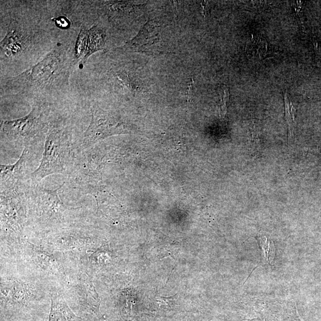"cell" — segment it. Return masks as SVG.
<instances>
[{
  "label": "cell",
  "mask_w": 321,
  "mask_h": 321,
  "mask_svg": "<svg viewBox=\"0 0 321 321\" xmlns=\"http://www.w3.org/2000/svg\"><path fill=\"white\" fill-rule=\"evenodd\" d=\"M258 239L261 249L262 255L266 263L271 265L276 255V248L273 241L268 239L267 237L264 235L259 236Z\"/></svg>",
  "instance_id": "14"
},
{
  "label": "cell",
  "mask_w": 321,
  "mask_h": 321,
  "mask_svg": "<svg viewBox=\"0 0 321 321\" xmlns=\"http://www.w3.org/2000/svg\"><path fill=\"white\" fill-rule=\"evenodd\" d=\"M223 93L221 94V102L220 115L221 120L227 124V103L229 100V90L226 86L223 87Z\"/></svg>",
  "instance_id": "16"
},
{
  "label": "cell",
  "mask_w": 321,
  "mask_h": 321,
  "mask_svg": "<svg viewBox=\"0 0 321 321\" xmlns=\"http://www.w3.org/2000/svg\"><path fill=\"white\" fill-rule=\"evenodd\" d=\"M246 53L251 58L263 59L272 54L273 51L266 38L261 35H252L246 45Z\"/></svg>",
  "instance_id": "11"
},
{
  "label": "cell",
  "mask_w": 321,
  "mask_h": 321,
  "mask_svg": "<svg viewBox=\"0 0 321 321\" xmlns=\"http://www.w3.org/2000/svg\"><path fill=\"white\" fill-rule=\"evenodd\" d=\"M105 42L104 31L97 26H93L86 32V59L93 53L102 50Z\"/></svg>",
  "instance_id": "12"
},
{
  "label": "cell",
  "mask_w": 321,
  "mask_h": 321,
  "mask_svg": "<svg viewBox=\"0 0 321 321\" xmlns=\"http://www.w3.org/2000/svg\"><path fill=\"white\" fill-rule=\"evenodd\" d=\"M202 7H203V14L205 15V16H207V15L209 14V6H208V3L207 2H204V3H202Z\"/></svg>",
  "instance_id": "19"
},
{
  "label": "cell",
  "mask_w": 321,
  "mask_h": 321,
  "mask_svg": "<svg viewBox=\"0 0 321 321\" xmlns=\"http://www.w3.org/2000/svg\"><path fill=\"white\" fill-rule=\"evenodd\" d=\"M82 286L83 291L84 297L86 302L87 305L89 308L90 313L98 319H101L100 312H99V307H100V301H99L97 293L96 292L94 286L90 282L89 277L86 275L82 276Z\"/></svg>",
  "instance_id": "10"
},
{
  "label": "cell",
  "mask_w": 321,
  "mask_h": 321,
  "mask_svg": "<svg viewBox=\"0 0 321 321\" xmlns=\"http://www.w3.org/2000/svg\"><path fill=\"white\" fill-rule=\"evenodd\" d=\"M48 321H86L78 317L71 311L65 302L60 297L52 299Z\"/></svg>",
  "instance_id": "9"
},
{
  "label": "cell",
  "mask_w": 321,
  "mask_h": 321,
  "mask_svg": "<svg viewBox=\"0 0 321 321\" xmlns=\"http://www.w3.org/2000/svg\"><path fill=\"white\" fill-rule=\"evenodd\" d=\"M33 40V36L21 27H11L1 42V53L7 57L20 55L32 44Z\"/></svg>",
  "instance_id": "6"
},
{
  "label": "cell",
  "mask_w": 321,
  "mask_h": 321,
  "mask_svg": "<svg viewBox=\"0 0 321 321\" xmlns=\"http://www.w3.org/2000/svg\"><path fill=\"white\" fill-rule=\"evenodd\" d=\"M160 26L155 21H149L135 38L126 43L121 49L126 51L151 52L157 51L156 44L161 40Z\"/></svg>",
  "instance_id": "5"
},
{
  "label": "cell",
  "mask_w": 321,
  "mask_h": 321,
  "mask_svg": "<svg viewBox=\"0 0 321 321\" xmlns=\"http://www.w3.org/2000/svg\"><path fill=\"white\" fill-rule=\"evenodd\" d=\"M292 4L295 11V16L296 18H297L299 22L303 24V13H302V8L304 4V2L295 1L292 3Z\"/></svg>",
  "instance_id": "17"
},
{
  "label": "cell",
  "mask_w": 321,
  "mask_h": 321,
  "mask_svg": "<svg viewBox=\"0 0 321 321\" xmlns=\"http://www.w3.org/2000/svg\"><path fill=\"white\" fill-rule=\"evenodd\" d=\"M74 60L69 46L58 45L38 64L9 80L7 88L16 93L37 96L63 92L68 88Z\"/></svg>",
  "instance_id": "1"
},
{
  "label": "cell",
  "mask_w": 321,
  "mask_h": 321,
  "mask_svg": "<svg viewBox=\"0 0 321 321\" xmlns=\"http://www.w3.org/2000/svg\"><path fill=\"white\" fill-rule=\"evenodd\" d=\"M58 188L54 191L44 188H38L36 195L38 207L43 217L46 220H55L60 218L66 210V207L59 198Z\"/></svg>",
  "instance_id": "7"
},
{
  "label": "cell",
  "mask_w": 321,
  "mask_h": 321,
  "mask_svg": "<svg viewBox=\"0 0 321 321\" xmlns=\"http://www.w3.org/2000/svg\"><path fill=\"white\" fill-rule=\"evenodd\" d=\"M123 123L118 122L108 115L93 106L92 120L88 129L84 133L83 146L88 148L106 137L125 132Z\"/></svg>",
  "instance_id": "4"
},
{
  "label": "cell",
  "mask_w": 321,
  "mask_h": 321,
  "mask_svg": "<svg viewBox=\"0 0 321 321\" xmlns=\"http://www.w3.org/2000/svg\"><path fill=\"white\" fill-rule=\"evenodd\" d=\"M74 162V146L68 127L52 128L46 136L44 153L39 167L31 174L32 182L39 183L50 174L67 173Z\"/></svg>",
  "instance_id": "2"
},
{
  "label": "cell",
  "mask_w": 321,
  "mask_h": 321,
  "mask_svg": "<svg viewBox=\"0 0 321 321\" xmlns=\"http://www.w3.org/2000/svg\"><path fill=\"white\" fill-rule=\"evenodd\" d=\"M28 155L27 148L24 149L22 155L14 164L1 165V183L4 192L17 189L18 183L22 179L24 168L26 166V157Z\"/></svg>",
  "instance_id": "8"
},
{
  "label": "cell",
  "mask_w": 321,
  "mask_h": 321,
  "mask_svg": "<svg viewBox=\"0 0 321 321\" xmlns=\"http://www.w3.org/2000/svg\"><path fill=\"white\" fill-rule=\"evenodd\" d=\"M53 20L54 21L56 26L61 28V29H67L70 27V21L66 17L64 16L58 17L54 18Z\"/></svg>",
  "instance_id": "18"
},
{
  "label": "cell",
  "mask_w": 321,
  "mask_h": 321,
  "mask_svg": "<svg viewBox=\"0 0 321 321\" xmlns=\"http://www.w3.org/2000/svg\"><path fill=\"white\" fill-rule=\"evenodd\" d=\"M285 118L289 129V142H293L296 138V123L295 120L296 108L289 99L288 92L285 93Z\"/></svg>",
  "instance_id": "13"
},
{
  "label": "cell",
  "mask_w": 321,
  "mask_h": 321,
  "mask_svg": "<svg viewBox=\"0 0 321 321\" xmlns=\"http://www.w3.org/2000/svg\"><path fill=\"white\" fill-rule=\"evenodd\" d=\"M114 76H116V79L123 88L126 89L128 91L133 93L138 90L136 85L131 80L128 74L125 71H118V72L115 73Z\"/></svg>",
  "instance_id": "15"
},
{
  "label": "cell",
  "mask_w": 321,
  "mask_h": 321,
  "mask_svg": "<svg viewBox=\"0 0 321 321\" xmlns=\"http://www.w3.org/2000/svg\"><path fill=\"white\" fill-rule=\"evenodd\" d=\"M47 111L40 105L33 106L32 111L19 119L2 121L3 133L15 141L29 142L41 132L47 125Z\"/></svg>",
  "instance_id": "3"
}]
</instances>
